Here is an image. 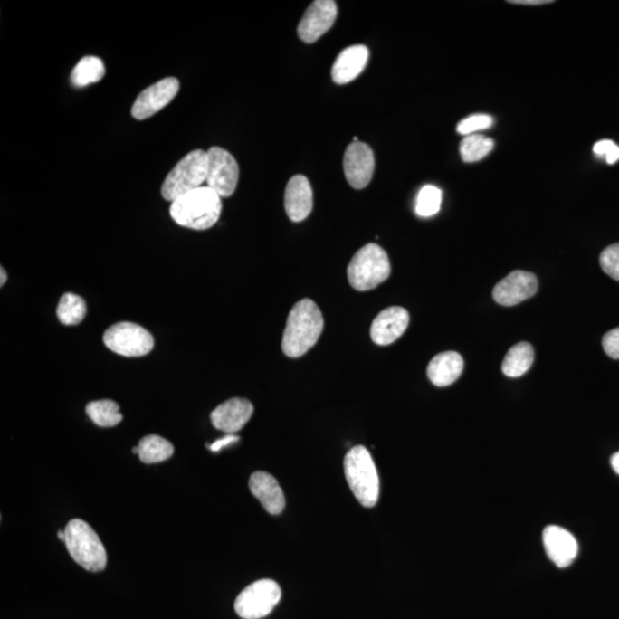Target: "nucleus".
Listing matches in <instances>:
<instances>
[{
	"label": "nucleus",
	"mask_w": 619,
	"mask_h": 619,
	"mask_svg": "<svg viewBox=\"0 0 619 619\" xmlns=\"http://www.w3.org/2000/svg\"><path fill=\"white\" fill-rule=\"evenodd\" d=\"M391 265L385 249L368 243L359 249L348 266L350 285L358 291L374 290L390 277Z\"/></svg>",
	"instance_id": "20e7f679"
},
{
	"label": "nucleus",
	"mask_w": 619,
	"mask_h": 619,
	"mask_svg": "<svg viewBox=\"0 0 619 619\" xmlns=\"http://www.w3.org/2000/svg\"><path fill=\"white\" fill-rule=\"evenodd\" d=\"M344 474L360 505L371 509L380 496V480L371 453L367 447H352L344 458Z\"/></svg>",
	"instance_id": "7ed1b4c3"
},
{
	"label": "nucleus",
	"mask_w": 619,
	"mask_h": 619,
	"mask_svg": "<svg viewBox=\"0 0 619 619\" xmlns=\"http://www.w3.org/2000/svg\"><path fill=\"white\" fill-rule=\"evenodd\" d=\"M139 459L144 463H157L166 462L174 454V446L166 438L157 435L146 436L138 444Z\"/></svg>",
	"instance_id": "5701e85b"
},
{
	"label": "nucleus",
	"mask_w": 619,
	"mask_h": 619,
	"mask_svg": "<svg viewBox=\"0 0 619 619\" xmlns=\"http://www.w3.org/2000/svg\"><path fill=\"white\" fill-rule=\"evenodd\" d=\"M86 414L99 427L103 428L115 427L123 420L119 404L110 401V399L89 403L86 405Z\"/></svg>",
	"instance_id": "b1692460"
},
{
	"label": "nucleus",
	"mask_w": 619,
	"mask_h": 619,
	"mask_svg": "<svg viewBox=\"0 0 619 619\" xmlns=\"http://www.w3.org/2000/svg\"><path fill=\"white\" fill-rule=\"evenodd\" d=\"M602 347L610 358L619 359V327L605 335Z\"/></svg>",
	"instance_id": "7c9ffc66"
},
{
	"label": "nucleus",
	"mask_w": 619,
	"mask_h": 619,
	"mask_svg": "<svg viewBox=\"0 0 619 619\" xmlns=\"http://www.w3.org/2000/svg\"><path fill=\"white\" fill-rule=\"evenodd\" d=\"M493 126L492 116L475 114L459 122L457 131L462 136L475 135V132L487 130Z\"/></svg>",
	"instance_id": "cd10ccee"
},
{
	"label": "nucleus",
	"mask_w": 619,
	"mask_h": 619,
	"mask_svg": "<svg viewBox=\"0 0 619 619\" xmlns=\"http://www.w3.org/2000/svg\"><path fill=\"white\" fill-rule=\"evenodd\" d=\"M208 177V153L196 149L183 157L167 176L162 195L174 202L178 197L200 188Z\"/></svg>",
	"instance_id": "423d86ee"
},
{
	"label": "nucleus",
	"mask_w": 619,
	"mask_h": 619,
	"mask_svg": "<svg viewBox=\"0 0 619 619\" xmlns=\"http://www.w3.org/2000/svg\"><path fill=\"white\" fill-rule=\"evenodd\" d=\"M369 51L365 45L347 47L335 59L332 79L338 85L348 84L358 77L367 67Z\"/></svg>",
	"instance_id": "6ab92c4d"
},
{
	"label": "nucleus",
	"mask_w": 619,
	"mask_h": 619,
	"mask_svg": "<svg viewBox=\"0 0 619 619\" xmlns=\"http://www.w3.org/2000/svg\"><path fill=\"white\" fill-rule=\"evenodd\" d=\"M595 154L599 157H605L609 165H614L619 160V146L612 140H601L593 148Z\"/></svg>",
	"instance_id": "c756f323"
},
{
	"label": "nucleus",
	"mask_w": 619,
	"mask_h": 619,
	"mask_svg": "<svg viewBox=\"0 0 619 619\" xmlns=\"http://www.w3.org/2000/svg\"><path fill=\"white\" fill-rule=\"evenodd\" d=\"M66 540L69 554L85 570L99 573L107 566V553L97 532L81 519H71L67 524Z\"/></svg>",
	"instance_id": "39448f33"
},
{
	"label": "nucleus",
	"mask_w": 619,
	"mask_h": 619,
	"mask_svg": "<svg viewBox=\"0 0 619 619\" xmlns=\"http://www.w3.org/2000/svg\"><path fill=\"white\" fill-rule=\"evenodd\" d=\"M338 17V5L333 0H316L300 21L298 34L307 44H312L333 27Z\"/></svg>",
	"instance_id": "9b49d317"
},
{
	"label": "nucleus",
	"mask_w": 619,
	"mask_h": 619,
	"mask_svg": "<svg viewBox=\"0 0 619 619\" xmlns=\"http://www.w3.org/2000/svg\"><path fill=\"white\" fill-rule=\"evenodd\" d=\"M86 312H88V308H86L85 300L81 296L67 292L60 299L57 315L62 324L66 326L79 325L80 322L83 321Z\"/></svg>",
	"instance_id": "393cba45"
},
{
	"label": "nucleus",
	"mask_w": 619,
	"mask_h": 619,
	"mask_svg": "<svg viewBox=\"0 0 619 619\" xmlns=\"http://www.w3.org/2000/svg\"><path fill=\"white\" fill-rule=\"evenodd\" d=\"M238 441V436L233 435V433H227L225 437H223L221 440L214 442L212 445H209V450L213 451V452H219L224 447L233 444V443Z\"/></svg>",
	"instance_id": "2f4dec72"
},
{
	"label": "nucleus",
	"mask_w": 619,
	"mask_h": 619,
	"mask_svg": "<svg viewBox=\"0 0 619 619\" xmlns=\"http://www.w3.org/2000/svg\"><path fill=\"white\" fill-rule=\"evenodd\" d=\"M324 330V317L312 300L296 303L288 316L282 338V351L290 358H299L316 346Z\"/></svg>",
	"instance_id": "f257e3e1"
},
{
	"label": "nucleus",
	"mask_w": 619,
	"mask_h": 619,
	"mask_svg": "<svg viewBox=\"0 0 619 619\" xmlns=\"http://www.w3.org/2000/svg\"><path fill=\"white\" fill-rule=\"evenodd\" d=\"M511 4H521V5H543V4H550V0H513L509 2Z\"/></svg>",
	"instance_id": "473e14b6"
},
{
	"label": "nucleus",
	"mask_w": 619,
	"mask_h": 619,
	"mask_svg": "<svg viewBox=\"0 0 619 619\" xmlns=\"http://www.w3.org/2000/svg\"><path fill=\"white\" fill-rule=\"evenodd\" d=\"M535 352L530 343L521 342L515 344L507 352L502 361V372L509 377H519L524 376L531 368Z\"/></svg>",
	"instance_id": "412c9836"
},
{
	"label": "nucleus",
	"mask_w": 619,
	"mask_h": 619,
	"mask_svg": "<svg viewBox=\"0 0 619 619\" xmlns=\"http://www.w3.org/2000/svg\"><path fill=\"white\" fill-rule=\"evenodd\" d=\"M179 81L175 77H167L148 86L133 103L131 110L133 118L137 119L152 118L174 100L179 92Z\"/></svg>",
	"instance_id": "9d476101"
},
{
	"label": "nucleus",
	"mask_w": 619,
	"mask_h": 619,
	"mask_svg": "<svg viewBox=\"0 0 619 619\" xmlns=\"http://www.w3.org/2000/svg\"><path fill=\"white\" fill-rule=\"evenodd\" d=\"M538 290V279L527 271H514L497 283L493 299L504 307H513L532 298Z\"/></svg>",
	"instance_id": "ddd939ff"
},
{
	"label": "nucleus",
	"mask_w": 619,
	"mask_h": 619,
	"mask_svg": "<svg viewBox=\"0 0 619 619\" xmlns=\"http://www.w3.org/2000/svg\"><path fill=\"white\" fill-rule=\"evenodd\" d=\"M600 265L605 274L619 281V243H614L601 252Z\"/></svg>",
	"instance_id": "c85d7f7f"
},
{
	"label": "nucleus",
	"mask_w": 619,
	"mask_h": 619,
	"mask_svg": "<svg viewBox=\"0 0 619 619\" xmlns=\"http://www.w3.org/2000/svg\"><path fill=\"white\" fill-rule=\"evenodd\" d=\"M543 541L546 553L558 567L573 565L578 556V543L565 528L549 526L545 529Z\"/></svg>",
	"instance_id": "dca6fc26"
},
{
	"label": "nucleus",
	"mask_w": 619,
	"mask_h": 619,
	"mask_svg": "<svg viewBox=\"0 0 619 619\" xmlns=\"http://www.w3.org/2000/svg\"><path fill=\"white\" fill-rule=\"evenodd\" d=\"M208 187L221 197H230L239 182V166L233 155L221 148L208 150Z\"/></svg>",
	"instance_id": "1a4fd4ad"
},
{
	"label": "nucleus",
	"mask_w": 619,
	"mask_h": 619,
	"mask_svg": "<svg viewBox=\"0 0 619 619\" xmlns=\"http://www.w3.org/2000/svg\"><path fill=\"white\" fill-rule=\"evenodd\" d=\"M410 324L407 310L401 307L386 308L373 320L371 338L377 346H389L397 341Z\"/></svg>",
	"instance_id": "4468645a"
},
{
	"label": "nucleus",
	"mask_w": 619,
	"mask_h": 619,
	"mask_svg": "<svg viewBox=\"0 0 619 619\" xmlns=\"http://www.w3.org/2000/svg\"><path fill=\"white\" fill-rule=\"evenodd\" d=\"M494 141L491 138L483 135H471L464 137L460 144V155L463 162H479L491 153Z\"/></svg>",
	"instance_id": "a878e982"
},
{
	"label": "nucleus",
	"mask_w": 619,
	"mask_h": 619,
	"mask_svg": "<svg viewBox=\"0 0 619 619\" xmlns=\"http://www.w3.org/2000/svg\"><path fill=\"white\" fill-rule=\"evenodd\" d=\"M313 208V192L309 179L302 175L290 179L285 192V209L291 222L300 223L310 216Z\"/></svg>",
	"instance_id": "f3484780"
},
{
	"label": "nucleus",
	"mask_w": 619,
	"mask_h": 619,
	"mask_svg": "<svg viewBox=\"0 0 619 619\" xmlns=\"http://www.w3.org/2000/svg\"><path fill=\"white\" fill-rule=\"evenodd\" d=\"M106 74L105 64L100 58L84 57L76 64L71 75V84L76 88H84L94 83H98Z\"/></svg>",
	"instance_id": "4be33fe9"
},
{
	"label": "nucleus",
	"mask_w": 619,
	"mask_h": 619,
	"mask_svg": "<svg viewBox=\"0 0 619 619\" xmlns=\"http://www.w3.org/2000/svg\"><path fill=\"white\" fill-rule=\"evenodd\" d=\"M463 371L462 357L454 351L442 352L433 357L427 368L429 380L437 386L454 384Z\"/></svg>",
	"instance_id": "aec40b11"
},
{
	"label": "nucleus",
	"mask_w": 619,
	"mask_h": 619,
	"mask_svg": "<svg viewBox=\"0 0 619 619\" xmlns=\"http://www.w3.org/2000/svg\"><path fill=\"white\" fill-rule=\"evenodd\" d=\"M281 599V588L272 579H261L249 585L236 597L234 609L243 619H261L272 613Z\"/></svg>",
	"instance_id": "0eeeda50"
},
{
	"label": "nucleus",
	"mask_w": 619,
	"mask_h": 619,
	"mask_svg": "<svg viewBox=\"0 0 619 619\" xmlns=\"http://www.w3.org/2000/svg\"><path fill=\"white\" fill-rule=\"evenodd\" d=\"M442 191L433 185L421 188L416 199V214L421 217H432L440 212Z\"/></svg>",
	"instance_id": "bb28decb"
},
{
	"label": "nucleus",
	"mask_w": 619,
	"mask_h": 619,
	"mask_svg": "<svg viewBox=\"0 0 619 619\" xmlns=\"http://www.w3.org/2000/svg\"><path fill=\"white\" fill-rule=\"evenodd\" d=\"M252 414L253 406L248 399L232 398L214 408L210 419L214 428L234 435L247 424Z\"/></svg>",
	"instance_id": "2eb2a0df"
},
{
	"label": "nucleus",
	"mask_w": 619,
	"mask_h": 619,
	"mask_svg": "<svg viewBox=\"0 0 619 619\" xmlns=\"http://www.w3.org/2000/svg\"><path fill=\"white\" fill-rule=\"evenodd\" d=\"M58 538L60 540L63 541V543H64V540H66V532H64V530H59L58 531Z\"/></svg>",
	"instance_id": "c9c22d12"
},
{
	"label": "nucleus",
	"mask_w": 619,
	"mask_h": 619,
	"mask_svg": "<svg viewBox=\"0 0 619 619\" xmlns=\"http://www.w3.org/2000/svg\"><path fill=\"white\" fill-rule=\"evenodd\" d=\"M222 213L221 196L208 186H201L171 202L170 214L178 225L205 231L218 222Z\"/></svg>",
	"instance_id": "f03ea898"
},
{
	"label": "nucleus",
	"mask_w": 619,
	"mask_h": 619,
	"mask_svg": "<svg viewBox=\"0 0 619 619\" xmlns=\"http://www.w3.org/2000/svg\"><path fill=\"white\" fill-rule=\"evenodd\" d=\"M103 342L110 350L124 357H143L154 348L152 334L133 322H119L106 330Z\"/></svg>",
	"instance_id": "6e6552de"
},
{
	"label": "nucleus",
	"mask_w": 619,
	"mask_h": 619,
	"mask_svg": "<svg viewBox=\"0 0 619 619\" xmlns=\"http://www.w3.org/2000/svg\"><path fill=\"white\" fill-rule=\"evenodd\" d=\"M132 452L137 454V455H139V447H138V446L133 447Z\"/></svg>",
	"instance_id": "e433bc0d"
},
{
	"label": "nucleus",
	"mask_w": 619,
	"mask_h": 619,
	"mask_svg": "<svg viewBox=\"0 0 619 619\" xmlns=\"http://www.w3.org/2000/svg\"><path fill=\"white\" fill-rule=\"evenodd\" d=\"M613 470L619 474V452L613 455L612 458Z\"/></svg>",
	"instance_id": "72a5a7b5"
},
{
	"label": "nucleus",
	"mask_w": 619,
	"mask_h": 619,
	"mask_svg": "<svg viewBox=\"0 0 619 619\" xmlns=\"http://www.w3.org/2000/svg\"><path fill=\"white\" fill-rule=\"evenodd\" d=\"M376 158L367 144L352 143L348 146L343 157L344 175L351 187L363 189L371 183Z\"/></svg>",
	"instance_id": "f8f14e48"
},
{
	"label": "nucleus",
	"mask_w": 619,
	"mask_h": 619,
	"mask_svg": "<svg viewBox=\"0 0 619 619\" xmlns=\"http://www.w3.org/2000/svg\"><path fill=\"white\" fill-rule=\"evenodd\" d=\"M0 274H2V281H0V286L3 287L4 285H5V282L7 281L6 271L2 268V270H0Z\"/></svg>",
	"instance_id": "f704fd0d"
},
{
	"label": "nucleus",
	"mask_w": 619,
	"mask_h": 619,
	"mask_svg": "<svg viewBox=\"0 0 619 619\" xmlns=\"http://www.w3.org/2000/svg\"><path fill=\"white\" fill-rule=\"evenodd\" d=\"M249 489H251L252 496L260 500L269 514L279 515L285 509V494H283L278 481L269 472H253L251 480H249Z\"/></svg>",
	"instance_id": "a211bd4d"
}]
</instances>
